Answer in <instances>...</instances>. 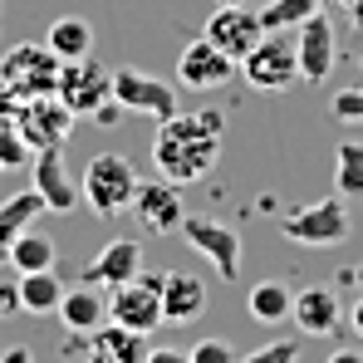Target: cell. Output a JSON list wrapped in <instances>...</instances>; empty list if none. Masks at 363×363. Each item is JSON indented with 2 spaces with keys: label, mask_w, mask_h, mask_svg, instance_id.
<instances>
[{
  "label": "cell",
  "mask_w": 363,
  "mask_h": 363,
  "mask_svg": "<svg viewBox=\"0 0 363 363\" xmlns=\"http://www.w3.org/2000/svg\"><path fill=\"white\" fill-rule=\"evenodd\" d=\"M226 147V113L221 108H196V113H172L157 123V143H152V162L167 182H201Z\"/></svg>",
  "instance_id": "6da1fadb"
},
{
  "label": "cell",
  "mask_w": 363,
  "mask_h": 363,
  "mask_svg": "<svg viewBox=\"0 0 363 363\" xmlns=\"http://www.w3.org/2000/svg\"><path fill=\"white\" fill-rule=\"evenodd\" d=\"M138 167L123 157V152H94L84 177H79V196L94 216L113 221L123 211H133V196H138Z\"/></svg>",
  "instance_id": "7a4b0ae2"
},
{
  "label": "cell",
  "mask_w": 363,
  "mask_h": 363,
  "mask_svg": "<svg viewBox=\"0 0 363 363\" xmlns=\"http://www.w3.org/2000/svg\"><path fill=\"white\" fill-rule=\"evenodd\" d=\"M241 79L260 94H285L290 84H300V50H295V30H270L250 55L241 60Z\"/></svg>",
  "instance_id": "3957f363"
},
{
  "label": "cell",
  "mask_w": 363,
  "mask_h": 363,
  "mask_svg": "<svg viewBox=\"0 0 363 363\" xmlns=\"http://www.w3.org/2000/svg\"><path fill=\"white\" fill-rule=\"evenodd\" d=\"M349 231H354V221H349V201H344L339 191L324 196V201H309V206H300V211L285 216V236H290L295 245H309V250L344 245Z\"/></svg>",
  "instance_id": "277c9868"
},
{
  "label": "cell",
  "mask_w": 363,
  "mask_h": 363,
  "mask_svg": "<svg viewBox=\"0 0 363 363\" xmlns=\"http://www.w3.org/2000/svg\"><path fill=\"white\" fill-rule=\"evenodd\" d=\"M108 319L123 329H138V334H152L157 324H167L162 319V275L143 270L128 285H113L108 290Z\"/></svg>",
  "instance_id": "5b68a950"
},
{
  "label": "cell",
  "mask_w": 363,
  "mask_h": 363,
  "mask_svg": "<svg viewBox=\"0 0 363 363\" xmlns=\"http://www.w3.org/2000/svg\"><path fill=\"white\" fill-rule=\"evenodd\" d=\"M55 99H60L74 118H94V113L113 99V69H104V64H94V60L60 64V89H55Z\"/></svg>",
  "instance_id": "8992f818"
},
{
  "label": "cell",
  "mask_w": 363,
  "mask_h": 363,
  "mask_svg": "<svg viewBox=\"0 0 363 363\" xmlns=\"http://www.w3.org/2000/svg\"><path fill=\"white\" fill-rule=\"evenodd\" d=\"M113 99L123 104V113H143V118H152V123L177 113V89L167 79L147 74V69H133V64L113 69Z\"/></svg>",
  "instance_id": "52a82bcc"
},
{
  "label": "cell",
  "mask_w": 363,
  "mask_h": 363,
  "mask_svg": "<svg viewBox=\"0 0 363 363\" xmlns=\"http://www.w3.org/2000/svg\"><path fill=\"white\" fill-rule=\"evenodd\" d=\"M182 241L191 245L196 255H206L211 270H216L226 285L241 280V231H231L226 221H216V216H191V211H186V221H182Z\"/></svg>",
  "instance_id": "ba28073f"
},
{
  "label": "cell",
  "mask_w": 363,
  "mask_h": 363,
  "mask_svg": "<svg viewBox=\"0 0 363 363\" xmlns=\"http://www.w3.org/2000/svg\"><path fill=\"white\" fill-rule=\"evenodd\" d=\"M0 74H5L15 99H45V94L60 89V55L50 45H20V50L5 55Z\"/></svg>",
  "instance_id": "9c48e42d"
},
{
  "label": "cell",
  "mask_w": 363,
  "mask_h": 363,
  "mask_svg": "<svg viewBox=\"0 0 363 363\" xmlns=\"http://www.w3.org/2000/svg\"><path fill=\"white\" fill-rule=\"evenodd\" d=\"M216 50H226L231 60L241 64L260 40H265V25H260V10H250L245 0H236V5H216V15L206 20V30H201Z\"/></svg>",
  "instance_id": "30bf717a"
},
{
  "label": "cell",
  "mask_w": 363,
  "mask_h": 363,
  "mask_svg": "<svg viewBox=\"0 0 363 363\" xmlns=\"http://www.w3.org/2000/svg\"><path fill=\"white\" fill-rule=\"evenodd\" d=\"M15 128H20V138L30 143V152H40V147H64V138H69V128H74V113L64 108L55 94H45V99H20Z\"/></svg>",
  "instance_id": "8fae6325"
},
{
  "label": "cell",
  "mask_w": 363,
  "mask_h": 363,
  "mask_svg": "<svg viewBox=\"0 0 363 363\" xmlns=\"http://www.w3.org/2000/svg\"><path fill=\"white\" fill-rule=\"evenodd\" d=\"M236 74H241V64L231 60L226 50H216L206 35H201V40H191V45L182 50V60H177V79L186 84V89H201V94L226 89Z\"/></svg>",
  "instance_id": "7c38bea8"
},
{
  "label": "cell",
  "mask_w": 363,
  "mask_h": 363,
  "mask_svg": "<svg viewBox=\"0 0 363 363\" xmlns=\"http://www.w3.org/2000/svg\"><path fill=\"white\" fill-rule=\"evenodd\" d=\"M133 216H138V226L152 231V236H172V231H182L186 206H182L177 182H167V177H162V182H138Z\"/></svg>",
  "instance_id": "4fadbf2b"
},
{
  "label": "cell",
  "mask_w": 363,
  "mask_h": 363,
  "mask_svg": "<svg viewBox=\"0 0 363 363\" xmlns=\"http://www.w3.org/2000/svg\"><path fill=\"white\" fill-rule=\"evenodd\" d=\"M35 191H40V201H45V211H74L84 196H79V186H74V177H69V167H64V147H40L35 152Z\"/></svg>",
  "instance_id": "5bb4252c"
},
{
  "label": "cell",
  "mask_w": 363,
  "mask_h": 363,
  "mask_svg": "<svg viewBox=\"0 0 363 363\" xmlns=\"http://www.w3.org/2000/svg\"><path fill=\"white\" fill-rule=\"evenodd\" d=\"M295 50H300V79L304 84H324L334 69V25L324 15H309L295 30Z\"/></svg>",
  "instance_id": "9a60e30c"
},
{
  "label": "cell",
  "mask_w": 363,
  "mask_h": 363,
  "mask_svg": "<svg viewBox=\"0 0 363 363\" xmlns=\"http://www.w3.org/2000/svg\"><path fill=\"white\" fill-rule=\"evenodd\" d=\"M290 319L300 324L309 339H329V334H339V324H344V309H339V295H334L329 285H304L300 295H295V309H290Z\"/></svg>",
  "instance_id": "2e32d148"
},
{
  "label": "cell",
  "mask_w": 363,
  "mask_h": 363,
  "mask_svg": "<svg viewBox=\"0 0 363 363\" xmlns=\"http://www.w3.org/2000/svg\"><path fill=\"white\" fill-rule=\"evenodd\" d=\"M60 319L69 334H94V329H104L108 324V290H99L94 280H84V285H74V290H64L60 300Z\"/></svg>",
  "instance_id": "e0dca14e"
},
{
  "label": "cell",
  "mask_w": 363,
  "mask_h": 363,
  "mask_svg": "<svg viewBox=\"0 0 363 363\" xmlns=\"http://www.w3.org/2000/svg\"><path fill=\"white\" fill-rule=\"evenodd\" d=\"M206 314V285L191 270H167L162 275V319L167 324H196Z\"/></svg>",
  "instance_id": "ac0fdd59"
},
{
  "label": "cell",
  "mask_w": 363,
  "mask_h": 363,
  "mask_svg": "<svg viewBox=\"0 0 363 363\" xmlns=\"http://www.w3.org/2000/svg\"><path fill=\"white\" fill-rule=\"evenodd\" d=\"M133 275H143V245L118 236V241H108L94 260H89V280L99 285V290H113V285H128Z\"/></svg>",
  "instance_id": "d6986e66"
},
{
  "label": "cell",
  "mask_w": 363,
  "mask_h": 363,
  "mask_svg": "<svg viewBox=\"0 0 363 363\" xmlns=\"http://www.w3.org/2000/svg\"><path fill=\"white\" fill-rule=\"evenodd\" d=\"M147 334H138V329H123V324H104V329H94L89 334V359L94 363H143L147 359Z\"/></svg>",
  "instance_id": "ffe728a7"
},
{
  "label": "cell",
  "mask_w": 363,
  "mask_h": 363,
  "mask_svg": "<svg viewBox=\"0 0 363 363\" xmlns=\"http://www.w3.org/2000/svg\"><path fill=\"white\" fill-rule=\"evenodd\" d=\"M64 290H69V285H64L55 270H25V275H20V314H35V319L60 314Z\"/></svg>",
  "instance_id": "44dd1931"
},
{
  "label": "cell",
  "mask_w": 363,
  "mask_h": 363,
  "mask_svg": "<svg viewBox=\"0 0 363 363\" xmlns=\"http://www.w3.org/2000/svg\"><path fill=\"white\" fill-rule=\"evenodd\" d=\"M40 211H45V201H40L35 186H30V191H15V196L0 206V265H10V245H15V236H20L25 226H35Z\"/></svg>",
  "instance_id": "7402d4cb"
},
{
  "label": "cell",
  "mask_w": 363,
  "mask_h": 363,
  "mask_svg": "<svg viewBox=\"0 0 363 363\" xmlns=\"http://www.w3.org/2000/svg\"><path fill=\"white\" fill-rule=\"evenodd\" d=\"M45 45L60 55V64H69V60H89V55H94V25H89V20H79V15H60V20L50 25Z\"/></svg>",
  "instance_id": "603a6c76"
},
{
  "label": "cell",
  "mask_w": 363,
  "mask_h": 363,
  "mask_svg": "<svg viewBox=\"0 0 363 363\" xmlns=\"http://www.w3.org/2000/svg\"><path fill=\"white\" fill-rule=\"evenodd\" d=\"M290 309H295V290L280 285V280H260L245 295V314L255 324H280V319H290Z\"/></svg>",
  "instance_id": "cb8c5ba5"
},
{
  "label": "cell",
  "mask_w": 363,
  "mask_h": 363,
  "mask_svg": "<svg viewBox=\"0 0 363 363\" xmlns=\"http://www.w3.org/2000/svg\"><path fill=\"white\" fill-rule=\"evenodd\" d=\"M55 260H60V250H55V241L45 236V231H35V226H25L20 236H15V245H10V270H55Z\"/></svg>",
  "instance_id": "d4e9b609"
},
{
  "label": "cell",
  "mask_w": 363,
  "mask_h": 363,
  "mask_svg": "<svg viewBox=\"0 0 363 363\" xmlns=\"http://www.w3.org/2000/svg\"><path fill=\"white\" fill-rule=\"evenodd\" d=\"M309 15H319V0H265L260 5V25L270 30H300Z\"/></svg>",
  "instance_id": "484cf974"
},
{
  "label": "cell",
  "mask_w": 363,
  "mask_h": 363,
  "mask_svg": "<svg viewBox=\"0 0 363 363\" xmlns=\"http://www.w3.org/2000/svg\"><path fill=\"white\" fill-rule=\"evenodd\" d=\"M334 191L349 201V196H363V143H344L334 152Z\"/></svg>",
  "instance_id": "4316f807"
},
{
  "label": "cell",
  "mask_w": 363,
  "mask_h": 363,
  "mask_svg": "<svg viewBox=\"0 0 363 363\" xmlns=\"http://www.w3.org/2000/svg\"><path fill=\"white\" fill-rule=\"evenodd\" d=\"M30 162V143L20 138L15 123H0V172H20Z\"/></svg>",
  "instance_id": "83f0119b"
},
{
  "label": "cell",
  "mask_w": 363,
  "mask_h": 363,
  "mask_svg": "<svg viewBox=\"0 0 363 363\" xmlns=\"http://www.w3.org/2000/svg\"><path fill=\"white\" fill-rule=\"evenodd\" d=\"M241 363H300V339H270L265 349H250Z\"/></svg>",
  "instance_id": "f1b7e54d"
},
{
  "label": "cell",
  "mask_w": 363,
  "mask_h": 363,
  "mask_svg": "<svg viewBox=\"0 0 363 363\" xmlns=\"http://www.w3.org/2000/svg\"><path fill=\"white\" fill-rule=\"evenodd\" d=\"M329 113L339 123H363V89H339L329 99Z\"/></svg>",
  "instance_id": "f546056e"
},
{
  "label": "cell",
  "mask_w": 363,
  "mask_h": 363,
  "mask_svg": "<svg viewBox=\"0 0 363 363\" xmlns=\"http://www.w3.org/2000/svg\"><path fill=\"white\" fill-rule=\"evenodd\" d=\"M191 363H241V354L226 339H201V344H191Z\"/></svg>",
  "instance_id": "4dcf8cb0"
},
{
  "label": "cell",
  "mask_w": 363,
  "mask_h": 363,
  "mask_svg": "<svg viewBox=\"0 0 363 363\" xmlns=\"http://www.w3.org/2000/svg\"><path fill=\"white\" fill-rule=\"evenodd\" d=\"M20 314V280H0V319Z\"/></svg>",
  "instance_id": "1f68e13d"
},
{
  "label": "cell",
  "mask_w": 363,
  "mask_h": 363,
  "mask_svg": "<svg viewBox=\"0 0 363 363\" xmlns=\"http://www.w3.org/2000/svg\"><path fill=\"white\" fill-rule=\"evenodd\" d=\"M143 363H191V354L186 349H147Z\"/></svg>",
  "instance_id": "d6a6232c"
},
{
  "label": "cell",
  "mask_w": 363,
  "mask_h": 363,
  "mask_svg": "<svg viewBox=\"0 0 363 363\" xmlns=\"http://www.w3.org/2000/svg\"><path fill=\"white\" fill-rule=\"evenodd\" d=\"M0 363H35V354H30L25 344H10V349L0 354Z\"/></svg>",
  "instance_id": "836d02e7"
},
{
  "label": "cell",
  "mask_w": 363,
  "mask_h": 363,
  "mask_svg": "<svg viewBox=\"0 0 363 363\" xmlns=\"http://www.w3.org/2000/svg\"><path fill=\"white\" fill-rule=\"evenodd\" d=\"M329 363H363V349H334Z\"/></svg>",
  "instance_id": "e575fe53"
},
{
  "label": "cell",
  "mask_w": 363,
  "mask_h": 363,
  "mask_svg": "<svg viewBox=\"0 0 363 363\" xmlns=\"http://www.w3.org/2000/svg\"><path fill=\"white\" fill-rule=\"evenodd\" d=\"M349 324H354V334L363 339V295L354 300V309H349Z\"/></svg>",
  "instance_id": "d590c367"
},
{
  "label": "cell",
  "mask_w": 363,
  "mask_h": 363,
  "mask_svg": "<svg viewBox=\"0 0 363 363\" xmlns=\"http://www.w3.org/2000/svg\"><path fill=\"white\" fill-rule=\"evenodd\" d=\"M10 104H15V94H10V84H5V74H0V113H5Z\"/></svg>",
  "instance_id": "8d00e7d4"
},
{
  "label": "cell",
  "mask_w": 363,
  "mask_h": 363,
  "mask_svg": "<svg viewBox=\"0 0 363 363\" xmlns=\"http://www.w3.org/2000/svg\"><path fill=\"white\" fill-rule=\"evenodd\" d=\"M216 5H236V0H216Z\"/></svg>",
  "instance_id": "74e56055"
},
{
  "label": "cell",
  "mask_w": 363,
  "mask_h": 363,
  "mask_svg": "<svg viewBox=\"0 0 363 363\" xmlns=\"http://www.w3.org/2000/svg\"><path fill=\"white\" fill-rule=\"evenodd\" d=\"M0 123H5V113H0Z\"/></svg>",
  "instance_id": "f35d334b"
},
{
  "label": "cell",
  "mask_w": 363,
  "mask_h": 363,
  "mask_svg": "<svg viewBox=\"0 0 363 363\" xmlns=\"http://www.w3.org/2000/svg\"><path fill=\"white\" fill-rule=\"evenodd\" d=\"M89 363H94V359H89Z\"/></svg>",
  "instance_id": "ab89813d"
}]
</instances>
